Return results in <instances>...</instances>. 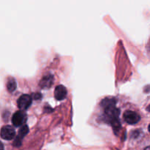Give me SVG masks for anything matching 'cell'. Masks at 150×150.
Instances as JSON below:
<instances>
[{
	"label": "cell",
	"mask_w": 150,
	"mask_h": 150,
	"mask_svg": "<svg viewBox=\"0 0 150 150\" xmlns=\"http://www.w3.org/2000/svg\"><path fill=\"white\" fill-rule=\"evenodd\" d=\"M29 132V128L26 125H23L21 127V129L19 130L18 135L17 137L16 138V140H15L14 143H13V145L15 146H20L21 144V142L23 138L26 136V134Z\"/></svg>",
	"instance_id": "cell-5"
},
{
	"label": "cell",
	"mask_w": 150,
	"mask_h": 150,
	"mask_svg": "<svg viewBox=\"0 0 150 150\" xmlns=\"http://www.w3.org/2000/svg\"><path fill=\"white\" fill-rule=\"evenodd\" d=\"M149 131L150 132V125H149Z\"/></svg>",
	"instance_id": "cell-13"
},
{
	"label": "cell",
	"mask_w": 150,
	"mask_h": 150,
	"mask_svg": "<svg viewBox=\"0 0 150 150\" xmlns=\"http://www.w3.org/2000/svg\"><path fill=\"white\" fill-rule=\"evenodd\" d=\"M53 81H54V76H52L51 75L45 76L41 79L40 82V86L42 89L50 88L51 85H52Z\"/></svg>",
	"instance_id": "cell-7"
},
{
	"label": "cell",
	"mask_w": 150,
	"mask_h": 150,
	"mask_svg": "<svg viewBox=\"0 0 150 150\" xmlns=\"http://www.w3.org/2000/svg\"><path fill=\"white\" fill-rule=\"evenodd\" d=\"M7 89H8L9 92H13V91L16 90V81L13 79H10V80L8 81L7 84Z\"/></svg>",
	"instance_id": "cell-9"
},
{
	"label": "cell",
	"mask_w": 150,
	"mask_h": 150,
	"mask_svg": "<svg viewBox=\"0 0 150 150\" xmlns=\"http://www.w3.org/2000/svg\"><path fill=\"white\" fill-rule=\"evenodd\" d=\"M146 109H147L149 111H150V105H149V106L147 107V108H146Z\"/></svg>",
	"instance_id": "cell-11"
},
{
	"label": "cell",
	"mask_w": 150,
	"mask_h": 150,
	"mask_svg": "<svg viewBox=\"0 0 150 150\" xmlns=\"http://www.w3.org/2000/svg\"><path fill=\"white\" fill-rule=\"evenodd\" d=\"M67 89L62 85H59L56 87L54 91V97L57 100H62L67 96Z\"/></svg>",
	"instance_id": "cell-6"
},
{
	"label": "cell",
	"mask_w": 150,
	"mask_h": 150,
	"mask_svg": "<svg viewBox=\"0 0 150 150\" xmlns=\"http://www.w3.org/2000/svg\"><path fill=\"white\" fill-rule=\"evenodd\" d=\"M16 136V131L14 128L10 125L4 126L1 130V137L3 139L10 141L13 139Z\"/></svg>",
	"instance_id": "cell-3"
},
{
	"label": "cell",
	"mask_w": 150,
	"mask_h": 150,
	"mask_svg": "<svg viewBox=\"0 0 150 150\" xmlns=\"http://www.w3.org/2000/svg\"><path fill=\"white\" fill-rule=\"evenodd\" d=\"M32 102V97L28 95H23L18 100V106L21 111H25L31 105Z\"/></svg>",
	"instance_id": "cell-1"
},
{
	"label": "cell",
	"mask_w": 150,
	"mask_h": 150,
	"mask_svg": "<svg viewBox=\"0 0 150 150\" xmlns=\"http://www.w3.org/2000/svg\"><path fill=\"white\" fill-rule=\"evenodd\" d=\"M41 97H42V95H41L40 93H36V94H35V95H33L34 99H35V100L40 99V98Z\"/></svg>",
	"instance_id": "cell-10"
},
{
	"label": "cell",
	"mask_w": 150,
	"mask_h": 150,
	"mask_svg": "<svg viewBox=\"0 0 150 150\" xmlns=\"http://www.w3.org/2000/svg\"><path fill=\"white\" fill-rule=\"evenodd\" d=\"M116 100L114 99H110V98H105L101 103V105L104 110L108 109V108H112V107H115Z\"/></svg>",
	"instance_id": "cell-8"
},
{
	"label": "cell",
	"mask_w": 150,
	"mask_h": 150,
	"mask_svg": "<svg viewBox=\"0 0 150 150\" xmlns=\"http://www.w3.org/2000/svg\"><path fill=\"white\" fill-rule=\"evenodd\" d=\"M124 119L130 125H134L139 122L140 120V116L136 112L133 111H127L124 113Z\"/></svg>",
	"instance_id": "cell-4"
},
{
	"label": "cell",
	"mask_w": 150,
	"mask_h": 150,
	"mask_svg": "<svg viewBox=\"0 0 150 150\" xmlns=\"http://www.w3.org/2000/svg\"><path fill=\"white\" fill-rule=\"evenodd\" d=\"M144 150H150V146H148V147H146V149H145Z\"/></svg>",
	"instance_id": "cell-12"
},
{
	"label": "cell",
	"mask_w": 150,
	"mask_h": 150,
	"mask_svg": "<svg viewBox=\"0 0 150 150\" xmlns=\"http://www.w3.org/2000/svg\"><path fill=\"white\" fill-rule=\"evenodd\" d=\"M26 115L23 111H19L15 113L12 117V122L13 124L16 127L21 126L23 123L26 122Z\"/></svg>",
	"instance_id": "cell-2"
}]
</instances>
